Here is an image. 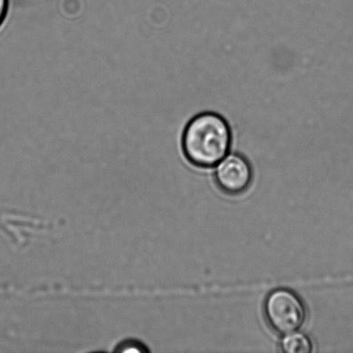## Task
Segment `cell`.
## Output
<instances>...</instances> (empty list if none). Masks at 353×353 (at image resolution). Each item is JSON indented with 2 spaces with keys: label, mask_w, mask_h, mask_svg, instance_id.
I'll use <instances>...</instances> for the list:
<instances>
[{
  "label": "cell",
  "mask_w": 353,
  "mask_h": 353,
  "mask_svg": "<svg viewBox=\"0 0 353 353\" xmlns=\"http://www.w3.org/2000/svg\"><path fill=\"white\" fill-rule=\"evenodd\" d=\"M233 134L228 121L220 114H197L183 130L181 147L186 160L194 167L216 168L230 154Z\"/></svg>",
  "instance_id": "1"
},
{
  "label": "cell",
  "mask_w": 353,
  "mask_h": 353,
  "mask_svg": "<svg viewBox=\"0 0 353 353\" xmlns=\"http://www.w3.org/2000/svg\"><path fill=\"white\" fill-rule=\"evenodd\" d=\"M263 314L268 327L279 335L299 331L307 320V307L299 294L287 288L268 293L263 305Z\"/></svg>",
  "instance_id": "2"
},
{
  "label": "cell",
  "mask_w": 353,
  "mask_h": 353,
  "mask_svg": "<svg viewBox=\"0 0 353 353\" xmlns=\"http://www.w3.org/2000/svg\"><path fill=\"white\" fill-rule=\"evenodd\" d=\"M214 183L228 196H239L250 188L254 171L250 162L240 154H228L216 165Z\"/></svg>",
  "instance_id": "3"
},
{
  "label": "cell",
  "mask_w": 353,
  "mask_h": 353,
  "mask_svg": "<svg viewBox=\"0 0 353 353\" xmlns=\"http://www.w3.org/2000/svg\"><path fill=\"white\" fill-rule=\"evenodd\" d=\"M279 347L285 353H310L314 350V344L309 335L296 331L283 335Z\"/></svg>",
  "instance_id": "4"
},
{
  "label": "cell",
  "mask_w": 353,
  "mask_h": 353,
  "mask_svg": "<svg viewBox=\"0 0 353 353\" xmlns=\"http://www.w3.org/2000/svg\"><path fill=\"white\" fill-rule=\"evenodd\" d=\"M116 351L119 352H144L146 351V347L140 342L123 341L122 344L119 345Z\"/></svg>",
  "instance_id": "5"
},
{
  "label": "cell",
  "mask_w": 353,
  "mask_h": 353,
  "mask_svg": "<svg viewBox=\"0 0 353 353\" xmlns=\"http://www.w3.org/2000/svg\"><path fill=\"white\" fill-rule=\"evenodd\" d=\"M9 0H0V27L3 26L8 14Z\"/></svg>",
  "instance_id": "6"
}]
</instances>
